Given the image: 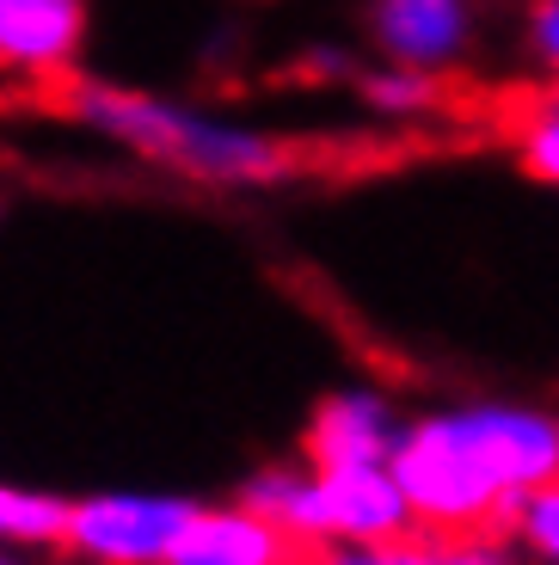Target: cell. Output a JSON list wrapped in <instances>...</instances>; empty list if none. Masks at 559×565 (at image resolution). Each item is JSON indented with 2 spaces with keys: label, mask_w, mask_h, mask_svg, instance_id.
Masks as SVG:
<instances>
[{
  "label": "cell",
  "mask_w": 559,
  "mask_h": 565,
  "mask_svg": "<svg viewBox=\"0 0 559 565\" xmlns=\"http://www.w3.org/2000/svg\"><path fill=\"white\" fill-rule=\"evenodd\" d=\"M308 74L314 81H357V56L338 43H320V50H308Z\"/></svg>",
  "instance_id": "9a60e30c"
},
{
  "label": "cell",
  "mask_w": 559,
  "mask_h": 565,
  "mask_svg": "<svg viewBox=\"0 0 559 565\" xmlns=\"http://www.w3.org/2000/svg\"><path fill=\"white\" fill-rule=\"evenodd\" d=\"M68 504L43 486H7L0 480V547H62V529H68Z\"/></svg>",
  "instance_id": "8fae6325"
},
{
  "label": "cell",
  "mask_w": 559,
  "mask_h": 565,
  "mask_svg": "<svg viewBox=\"0 0 559 565\" xmlns=\"http://www.w3.org/2000/svg\"><path fill=\"white\" fill-rule=\"evenodd\" d=\"M393 480L412 498L419 529L486 535L510 523L535 486L559 480V412L504 394L412 412Z\"/></svg>",
  "instance_id": "6da1fadb"
},
{
  "label": "cell",
  "mask_w": 559,
  "mask_h": 565,
  "mask_svg": "<svg viewBox=\"0 0 559 565\" xmlns=\"http://www.w3.org/2000/svg\"><path fill=\"white\" fill-rule=\"evenodd\" d=\"M510 154H517V167L535 184L559 191V93H547V99L517 111V124H510Z\"/></svg>",
  "instance_id": "7c38bea8"
},
{
  "label": "cell",
  "mask_w": 559,
  "mask_h": 565,
  "mask_svg": "<svg viewBox=\"0 0 559 565\" xmlns=\"http://www.w3.org/2000/svg\"><path fill=\"white\" fill-rule=\"evenodd\" d=\"M357 99H363L369 117L381 124H424V117L443 105V81L419 68H393V62H376L369 74H357Z\"/></svg>",
  "instance_id": "30bf717a"
},
{
  "label": "cell",
  "mask_w": 559,
  "mask_h": 565,
  "mask_svg": "<svg viewBox=\"0 0 559 565\" xmlns=\"http://www.w3.org/2000/svg\"><path fill=\"white\" fill-rule=\"evenodd\" d=\"M234 498H246L259 516L283 529L289 541L326 547H376L419 529L412 498L393 480V467H308V461H271L259 467Z\"/></svg>",
  "instance_id": "3957f363"
},
{
  "label": "cell",
  "mask_w": 559,
  "mask_h": 565,
  "mask_svg": "<svg viewBox=\"0 0 559 565\" xmlns=\"http://www.w3.org/2000/svg\"><path fill=\"white\" fill-rule=\"evenodd\" d=\"M363 38L376 62L419 74H455L479 43L474 0H363Z\"/></svg>",
  "instance_id": "5b68a950"
},
{
  "label": "cell",
  "mask_w": 559,
  "mask_h": 565,
  "mask_svg": "<svg viewBox=\"0 0 559 565\" xmlns=\"http://www.w3.org/2000/svg\"><path fill=\"white\" fill-rule=\"evenodd\" d=\"M510 547L529 565H559V480L535 486L517 510H510Z\"/></svg>",
  "instance_id": "4fadbf2b"
},
{
  "label": "cell",
  "mask_w": 559,
  "mask_h": 565,
  "mask_svg": "<svg viewBox=\"0 0 559 565\" xmlns=\"http://www.w3.org/2000/svg\"><path fill=\"white\" fill-rule=\"evenodd\" d=\"M93 13L86 0H0V74L13 81H74Z\"/></svg>",
  "instance_id": "52a82bcc"
},
{
  "label": "cell",
  "mask_w": 559,
  "mask_h": 565,
  "mask_svg": "<svg viewBox=\"0 0 559 565\" xmlns=\"http://www.w3.org/2000/svg\"><path fill=\"white\" fill-rule=\"evenodd\" d=\"M302 553L308 547L289 541L271 516H259L246 498H222L191 510L167 565H302Z\"/></svg>",
  "instance_id": "ba28073f"
},
{
  "label": "cell",
  "mask_w": 559,
  "mask_h": 565,
  "mask_svg": "<svg viewBox=\"0 0 559 565\" xmlns=\"http://www.w3.org/2000/svg\"><path fill=\"white\" fill-rule=\"evenodd\" d=\"M314 565H517V553L498 547L486 535H436V529H412L400 541H376V547H326Z\"/></svg>",
  "instance_id": "9c48e42d"
},
{
  "label": "cell",
  "mask_w": 559,
  "mask_h": 565,
  "mask_svg": "<svg viewBox=\"0 0 559 565\" xmlns=\"http://www.w3.org/2000/svg\"><path fill=\"white\" fill-rule=\"evenodd\" d=\"M523 50L529 62L559 81V0H529V13H523Z\"/></svg>",
  "instance_id": "5bb4252c"
},
{
  "label": "cell",
  "mask_w": 559,
  "mask_h": 565,
  "mask_svg": "<svg viewBox=\"0 0 559 565\" xmlns=\"http://www.w3.org/2000/svg\"><path fill=\"white\" fill-rule=\"evenodd\" d=\"M0 565H50L38 547H0Z\"/></svg>",
  "instance_id": "2e32d148"
},
{
  "label": "cell",
  "mask_w": 559,
  "mask_h": 565,
  "mask_svg": "<svg viewBox=\"0 0 559 565\" xmlns=\"http://www.w3.org/2000/svg\"><path fill=\"white\" fill-rule=\"evenodd\" d=\"M405 406L376 382L326 387L302 430V461L308 467H393L405 443Z\"/></svg>",
  "instance_id": "8992f818"
},
{
  "label": "cell",
  "mask_w": 559,
  "mask_h": 565,
  "mask_svg": "<svg viewBox=\"0 0 559 565\" xmlns=\"http://www.w3.org/2000/svg\"><path fill=\"white\" fill-rule=\"evenodd\" d=\"M197 498L179 492H86L68 504L62 553L74 565H167Z\"/></svg>",
  "instance_id": "277c9868"
},
{
  "label": "cell",
  "mask_w": 559,
  "mask_h": 565,
  "mask_svg": "<svg viewBox=\"0 0 559 565\" xmlns=\"http://www.w3.org/2000/svg\"><path fill=\"white\" fill-rule=\"evenodd\" d=\"M68 117L86 136L112 141L117 154L160 167L172 179L215 184V191H259L295 172V148L259 124H240L210 105L172 99V93H141L117 81H68Z\"/></svg>",
  "instance_id": "7a4b0ae2"
}]
</instances>
